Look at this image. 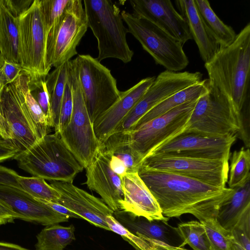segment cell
Wrapping results in <instances>:
<instances>
[{"mask_svg":"<svg viewBox=\"0 0 250 250\" xmlns=\"http://www.w3.org/2000/svg\"><path fill=\"white\" fill-rule=\"evenodd\" d=\"M233 189L231 195L220 207L216 216L221 226L230 231L245 212L250 209V180Z\"/></svg>","mask_w":250,"mask_h":250,"instance_id":"23","label":"cell"},{"mask_svg":"<svg viewBox=\"0 0 250 250\" xmlns=\"http://www.w3.org/2000/svg\"><path fill=\"white\" fill-rule=\"evenodd\" d=\"M68 77V63H64L49 73L45 79L50 101L53 127L58 131L60 113L65 84Z\"/></svg>","mask_w":250,"mask_h":250,"instance_id":"27","label":"cell"},{"mask_svg":"<svg viewBox=\"0 0 250 250\" xmlns=\"http://www.w3.org/2000/svg\"><path fill=\"white\" fill-rule=\"evenodd\" d=\"M22 69L20 64L4 62L0 68V81L3 86L14 82Z\"/></svg>","mask_w":250,"mask_h":250,"instance_id":"40","label":"cell"},{"mask_svg":"<svg viewBox=\"0 0 250 250\" xmlns=\"http://www.w3.org/2000/svg\"><path fill=\"white\" fill-rule=\"evenodd\" d=\"M134 16L158 26L184 45L192 39L188 24L169 0H130Z\"/></svg>","mask_w":250,"mask_h":250,"instance_id":"18","label":"cell"},{"mask_svg":"<svg viewBox=\"0 0 250 250\" xmlns=\"http://www.w3.org/2000/svg\"><path fill=\"white\" fill-rule=\"evenodd\" d=\"M2 88H1V87H0V91H1V89H2Z\"/></svg>","mask_w":250,"mask_h":250,"instance_id":"53","label":"cell"},{"mask_svg":"<svg viewBox=\"0 0 250 250\" xmlns=\"http://www.w3.org/2000/svg\"><path fill=\"white\" fill-rule=\"evenodd\" d=\"M0 136L3 139L10 140L11 136L6 121L0 114Z\"/></svg>","mask_w":250,"mask_h":250,"instance_id":"48","label":"cell"},{"mask_svg":"<svg viewBox=\"0 0 250 250\" xmlns=\"http://www.w3.org/2000/svg\"><path fill=\"white\" fill-rule=\"evenodd\" d=\"M102 145L104 149L123 162L127 173L138 172L143 158L132 148L125 132L113 133Z\"/></svg>","mask_w":250,"mask_h":250,"instance_id":"29","label":"cell"},{"mask_svg":"<svg viewBox=\"0 0 250 250\" xmlns=\"http://www.w3.org/2000/svg\"><path fill=\"white\" fill-rule=\"evenodd\" d=\"M208 81V90L198 99L184 131L214 136L236 134L238 115L229 99Z\"/></svg>","mask_w":250,"mask_h":250,"instance_id":"8","label":"cell"},{"mask_svg":"<svg viewBox=\"0 0 250 250\" xmlns=\"http://www.w3.org/2000/svg\"><path fill=\"white\" fill-rule=\"evenodd\" d=\"M0 42L4 61L20 64L17 18L12 15L2 0H0Z\"/></svg>","mask_w":250,"mask_h":250,"instance_id":"24","label":"cell"},{"mask_svg":"<svg viewBox=\"0 0 250 250\" xmlns=\"http://www.w3.org/2000/svg\"><path fill=\"white\" fill-rule=\"evenodd\" d=\"M135 234L141 237L145 240V244L142 250H189L183 247L173 246L160 241L148 238L139 233Z\"/></svg>","mask_w":250,"mask_h":250,"instance_id":"42","label":"cell"},{"mask_svg":"<svg viewBox=\"0 0 250 250\" xmlns=\"http://www.w3.org/2000/svg\"><path fill=\"white\" fill-rule=\"evenodd\" d=\"M3 87V86H2V84H1V82H0V87H1V88H2V87Z\"/></svg>","mask_w":250,"mask_h":250,"instance_id":"51","label":"cell"},{"mask_svg":"<svg viewBox=\"0 0 250 250\" xmlns=\"http://www.w3.org/2000/svg\"><path fill=\"white\" fill-rule=\"evenodd\" d=\"M18 79L30 117L39 140L48 134L50 127L46 117L30 92L29 83L31 81L30 76L22 71L18 77Z\"/></svg>","mask_w":250,"mask_h":250,"instance_id":"32","label":"cell"},{"mask_svg":"<svg viewBox=\"0 0 250 250\" xmlns=\"http://www.w3.org/2000/svg\"><path fill=\"white\" fill-rule=\"evenodd\" d=\"M82 0H69L53 43L46 54L48 66L57 68L77 54V47L88 28Z\"/></svg>","mask_w":250,"mask_h":250,"instance_id":"15","label":"cell"},{"mask_svg":"<svg viewBox=\"0 0 250 250\" xmlns=\"http://www.w3.org/2000/svg\"><path fill=\"white\" fill-rule=\"evenodd\" d=\"M200 72H172L165 70L155 80L142 97L124 118L115 132L130 130L150 110L175 93L203 80Z\"/></svg>","mask_w":250,"mask_h":250,"instance_id":"13","label":"cell"},{"mask_svg":"<svg viewBox=\"0 0 250 250\" xmlns=\"http://www.w3.org/2000/svg\"><path fill=\"white\" fill-rule=\"evenodd\" d=\"M111 153L103 148L86 168L85 184L96 192L114 212L120 210L119 202L123 197L122 179L111 169Z\"/></svg>","mask_w":250,"mask_h":250,"instance_id":"19","label":"cell"},{"mask_svg":"<svg viewBox=\"0 0 250 250\" xmlns=\"http://www.w3.org/2000/svg\"><path fill=\"white\" fill-rule=\"evenodd\" d=\"M236 139V134L214 136L183 131L155 148L147 155H164L229 161L230 149Z\"/></svg>","mask_w":250,"mask_h":250,"instance_id":"11","label":"cell"},{"mask_svg":"<svg viewBox=\"0 0 250 250\" xmlns=\"http://www.w3.org/2000/svg\"><path fill=\"white\" fill-rule=\"evenodd\" d=\"M88 27L98 42L100 62L114 58L126 63L132 60L134 53L126 40L128 33L118 6L110 0H84Z\"/></svg>","mask_w":250,"mask_h":250,"instance_id":"4","label":"cell"},{"mask_svg":"<svg viewBox=\"0 0 250 250\" xmlns=\"http://www.w3.org/2000/svg\"><path fill=\"white\" fill-rule=\"evenodd\" d=\"M4 62V60L1 52H0V68L3 65Z\"/></svg>","mask_w":250,"mask_h":250,"instance_id":"50","label":"cell"},{"mask_svg":"<svg viewBox=\"0 0 250 250\" xmlns=\"http://www.w3.org/2000/svg\"><path fill=\"white\" fill-rule=\"evenodd\" d=\"M73 225L64 227L58 224L47 226L37 235L36 250H64L76 239Z\"/></svg>","mask_w":250,"mask_h":250,"instance_id":"30","label":"cell"},{"mask_svg":"<svg viewBox=\"0 0 250 250\" xmlns=\"http://www.w3.org/2000/svg\"><path fill=\"white\" fill-rule=\"evenodd\" d=\"M87 111L93 123L119 98L121 91L110 70L89 55L74 59Z\"/></svg>","mask_w":250,"mask_h":250,"instance_id":"9","label":"cell"},{"mask_svg":"<svg viewBox=\"0 0 250 250\" xmlns=\"http://www.w3.org/2000/svg\"><path fill=\"white\" fill-rule=\"evenodd\" d=\"M141 165L175 173L213 186L225 188L229 161L164 155L149 154Z\"/></svg>","mask_w":250,"mask_h":250,"instance_id":"12","label":"cell"},{"mask_svg":"<svg viewBox=\"0 0 250 250\" xmlns=\"http://www.w3.org/2000/svg\"><path fill=\"white\" fill-rule=\"evenodd\" d=\"M68 2L69 0H40L46 34V53L53 43Z\"/></svg>","mask_w":250,"mask_h":250,"instance_id":"31","label":"cell"},{"mask_svg":"<svg viewBox=\"0 0 250 250\" xmlns=\"http://www.w3.org/2000/svg\"><path fill=\"white\" fill-rule=\"evenodd\" d=\"M19 32V57L22 71L31 81L45 80L51 69L46 62V34L40 0L17 18Z\"/></svg>","mask_w":250,"mask_h":250,"instance_id":"6","label":"cell"},{"mask_svg":"<svg viewBox=\"0 0 250 250\" xmlns=\"http://www.w3.org/2000/svg\"><path fill=\"white\" fill-rule=\"evenodd\" d=\"M115 218L129 231L142 234L148 238L169 243L167 229L158 221H149L141 217H134L122 210L114 212Z\"/></svg>","mask_w":250,"mask_h":250,"instance_id":"28","label":"cell"},{"mask_svg":"<svg viewBox=\"0 0 250 250\" xmlns=\"http://www.w3.org/2000/svg\"><path fill=\"white\" fill-rule=\"evenodd\" d=\"M195 4L208 31L219 48L230 45L236 34L233 28L224 23L212 10L207 0H194Z\"/></svg>","mask_w":250,"mask_h":250,"instance_id":"26","label":"cell"},{"mask_svg":"<svg viewBox=\"0 0 250 250\" xmlns=\"http://www.w3.org/2000/svg\"><path fill=\"white\" fill-rule=\"evenodd\" d=\"M205 67L210 82L231 102L239 118L250 104V23L230 45L218 48Z\"/></svg>","mask_w":250,"mask_h":250,"instance_id":"2","label":"cell"},{"mask_svg":"<svg viewBox=\"0 0 250 250\" xmlns=\"http://www.w3.org/2000/svg\"><path fill=\"white\" fill-rule=\"evenodd\" d=\"M180 14L185 19L192 39L198 47L200 55L206 62L218 49V46L208 31L199 15L194 0L175 1Z\"/></svg>","mask_w":250,"mask_h":250,"instance_id":"22","label":"cell"},{"mask_svg":"<svg viewBox=\"0 0 250 250\" xmlns=\"http://www.w3.org/2000/svg\"><path fill=\"white\" fill-rule=\"evenodd\" d=\"M60 195L59 204L96 227L109 230L106 221L114 212L102 199L76 187L73 183L52 181L50 184Z\"/></svg>","mask_w":250,"mask_h":250,"instance_id":"17","label":"cell"},{"mask_svg":"<svg viewBox=\"0 0 250 250\" xmlns=\"http://www.w3.org/2000/svg\"><path fill=\"white\" fill-rule=\"evenodd\" d=\"M0 114L7 124L11 141L19 152L27 150L39 140L18 77L0 91Z\"/></svg>","mask_w":250,"mask_h":250,"instance_id":"14","label":"cell"},{"mask_svg":"<svg viewBox=\"0 0 250 250\" xmlns=\"http://www.w3.org/2000/svg\"><path fill=\"white\" fill-rule=\"evenodd\" d=\"M208 82V79H204L166 99L140 119L130 130L186 102L198 100L207 91Z\"/></svg>","mask_w":250,"mask_h":250,"instance_id":"25","label":"cell"},{"mask_svg":"<svg viewBox=\"0 0 250 250\" xmlns=\"http://www.w3.org/2000/svg\"><path fill=\"white\" fill-rule=\"evenodd\" d=\"M68 63V80L72 91L73 110L70 121L59 135L83 168H86L103 145L97 138L81 88L74 60Z\"/></svg>","mask_w":250,"mask_h":250,"instance_id":"5","label":"cell"},{"mask_svg":"<svg viewBox=\"0 0 250 250\" xmlns=\"http://www.w3.org/2000/svg\"><path fill=\"white\" fill-rule=\"evenodd\" d=\"M19 175L15 171L0 166V185L21 188L17 180Z\"/></svg>","mask_w":250,"mask_h":250,"instance_id":"43","label":"cell"},{"mask_svg":"<svg viewBox=\"0 0 250 250\" xmlns=\"http://www.w3.org/2000/svg\"><path fill=\"white\" fill-rule=\"evenodd\" d=\"M37 199V198H36ZM39 201L48 206L57 212L67 216L68 217L81 219V218L76 213L71 211L62 205L53 202L38 199Z\"/></svg>","mask_w":250,"mask_h":250,"instance_id":"46","label":"cell"},{"mask_svg":"<svg viewBox=\"0 0 250 250\" xmlns=\"http://www.w3.org/2000/svg\"><path fill=\"white\" fill-rule=\"evenodd\" d=\"M183 240L180 247L189 245L193 250H210L205 229L201 222L190 221L173 228Z\"/></svg>","mask_w":250,"mask_h":250,"instance_id":"34","label":"cell"},{"mask_svg":"<svg viewBox=\"0 0 250 250\" xmlns=\"http://www.w3.org/2000/svg\"><path fill=\"white\" fill-rule=\"evenodd\" d=\"M198 100L186 102L125 132L132 148L144 159L165 142L183 132Z\"/></svg>","mask_w":250,"mask_h":250,"instance_id":"10","label":"cell"},{"mask_svg":"<svg viewBox=\"0 0 250 250\" xmlns=\"http://www.w3.org/2000/svg\"><path fill=\"white\" fill-rule=\"evenodd\" d=\"M0 52H1V45H0Z\"/></svg>","mask_w":250,"mask_h":250,"instance_id":"52","label":"cell"},{"mask_svg":"<svg viewBox=\"0 0 250 250\" xmlns=\"http://www.w3.org/2000/svg\"><path fill=\"white\" fill-rule=\"evenodd\" d=\"M250 150L242 147L233 152L230 157V165L228 183L229 188L240 187L250 180Z\"/></svg>","mask_w":250,"mask_h":250,"instance_id":"33","label":"cell"},{"mask_svg":"<svg viewBox=\"0 0 250 250\" xmlns=\"http://www.w3.org/2000/svg\"><path fill=\"white\" fill-rule=\"evenodd\" d=\"M19 152L10 140L0 139V162L14 158Z\"/></svg>","mask_w":250,"mask_h":250,"instance_id":"44","label":"cell"},{"mask_svg":"<svg viewBox=\"0 0 250 250\" xmlns=\"http://www.w3.org/2000/svg\"><path fill=\"white\" fill-rule=\"evenodd\" d=\"M123 197L119 202L120 210L134 217L167 224L158 202L138 172L127 173L122 178Z\"/></svg>","mask_w":250,"mask_h":250,"instance_id":"20","label":"cell"},{"mask_svg":"<svg viewBox=\"0 0 250 250\" xmlns=\"http://www.w3.org/2000/svg\"><path fill=\"white\" fill-rule=\"evenodd\" d=\"M15 219L13 214L0 203V225L13 223Z\"/></svg>","mask_w":250,"mask_h":250,"instance_id":"47","label":"cell"},{"mask_svg":"<svg viewBox=\"0 0 250 250\" xmlns=\"http://www.w3.org/2000/svg\"><path fill=\"white\" fill-rule=\"evenodd\" d=\"M17 180L21 188L34 198L58 203L59 193L44 179L34 176L19 175Z\"/></svg>","mask_w":250,"mask_h":250,"instance_id":"36","label":"cell"},{"mask_svg":"<svg viewBox=\"0 0 250 250\" xmlns=\"http://www.w3.org/2000/svg\"><path fill=\"white\" fill-rule=\"evenodd\" d=\"M29 89L33 97L38 103L46 117L49 126L50 128L53 127L50 97L45 80L30 81Z\"/></svg>","mask_w":250,"mask_h":250,"instance_id":"38","label":"cell"},{"mask_svg":"<svg viewBox=\"0 0 250 250\" xmlns=\"http://www.w3.org/2000/svg\"><path fill=\"white\" fill-rule=\"evenodd\" d=\"M143 79L125 91H121L118 100L94 123L96 136L102 145L112 134L126 115L142 97L155 79Z\"/></svg>","mask_w":250,"mask_h":250,"instance_id":"21","label":"cell"},{"mask_svg":"<svg viewBox=\"0 0 250 250\" xmlns=\"http://www.w3.org/2000/svg\"><path fill=\"white\" fill-rule=\"evenodd\" d=\"M0 203L16 219L47 226L67 222L69 219L20 188L0 185Z\"/></svg>","mask_w":250,"mask_h":250,"instance_id":"16","label":"cell"},{"mask_svg":"<svg viewBox=\"0 0 250 250\" xmlns=\"http://www.w3.org/2000/svg\"><path fill=\"white\" fill-rule=\"evenodd\" d=\"M121 14L128 33L139 41L156 64L172 72H179L188 65V59L180 42L149 21L125 10Z\"/></svg>","mask_w":250,"mask_h":250,"instance_id":"7","label":"cell"},{"mask_svg":"<svg viewBox=\"0 0 250 250\" xmlns=\"http://www.w3.org/2000/svg\"><path fill=\"white\" fill-rule=\"evenodd\" d=\"M18 167L32 176L71 182L83 167L59 134H47L14 157Z\"/></svg>","mask_w":250,"mask_h":250,"instance_id":"3","label":"cell"},{"mask_svg":"<svg viewBox=\"0 0 250 250\" xmlns=\"http://www.w3.org/2000/svg\"><path fill=\"white\" fill-rule=\"evenodd\" d=\"M138 175L158 202L164 216L190 214L199 221L216 218L233 189L220 188L175 173L141 165Z\"/></svg>","mask_w":250,"mask_h":250,"instance_id":"1","label":"cell"},{"mask_svg":"<svg viewBox=\"0 0 250 250\" xmlns=\"http://www.w3.org/2000/svg\"><path fill=\"white\" fill-rule=\"evenodd\" d=\"M231 231V250H250V209L245 212Z\"/></svg>","mask_w":250,"mask_h":250,"instance_id":"37","label":"cell"},{"mask_svg":"<svg viewBox=\"0 0 250 250\" xmlns=\"http://www.w3.org/2000/svg\"><path fill=\"white\" fill-rule=\"evenodd\" d=\"M210 250H231L233 240L231 231L223 228L216 218L203 221Z\"/></svg>","mask_w":250,"mask_h":250,"instance_id":"35","label":"cell"},{"mask_svg":"<svg viewBox=\"0 0 250 250\" xmlns=\"http://www.w3.org/2000/svg\"><path fill=\"white\" fill-rule=\"evenodd\" d=\"M73 110V99L70 85L68 80L65 86L61 104L58 131L60 133L67 125L70 121Z\"/></svg>","mask_w":250,"mask_h":250,"instance_id":"39","label":"cell"},{"mask_svg":"<svg viewBox=\"0 0 250 250\" xmlns=\"http://www.w3.org/2000/svg\"><path fill=\"white\" fill-rule=\"evenodd\" d=\"M6 8L15 18H18L26 12L34 0H2Z\"/></svg>","mask_w":250,"mask_h":250,"instance_id":"41","label":"cell"},{"mask_svg":"<svg viewBox=\"0 0 250 250\" xmlns=\"http://www.w3.org/2000/svg\"><path fill=\"white\" fill-rule=\"evenodd\" d=\"M109 165L112 170L121 179L127 173V168L123 162L112 153Z\"/></svg>","mask_w":250,"mask_h":250,"instance_id":"45","label":"cell"},{"mask_svg":"<svg viewBox=\"0 0 250 250\" xmlns=\"http://www.w3.org/2000/svg\"><path fill=\"white\" fill-rule=\"evenodd\" d=\"M0 250H30L17 244L0 241Z\"/></svg>","mask_w":250,"mask_h":250,"instance_id":"49","label":"cell"}]
</instances>
